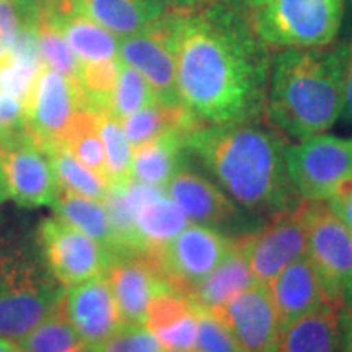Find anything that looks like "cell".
Instances as JSON below:
<instances>
[{"mask_svg": "<svg viewBox=\"0 0 352 352\" xmlns=\"http://www.w3.org/2000/svg\"><path fill=\"white\" fill-rule=\"evenodd\" d=\"M182 103L208 124L264 118L272 50L250 12L222 0L171 13Z\"/></svg>", "mask_w": 352, "mask_h": 352, "instance_id": "1", "label": "cell"}, {"mask_svg": "<svg viewBox=\"0 0 352 352\" xmlns=\"http://www.w3.org/2000/svg\"><path fill=\"white\" fill-rule=\"evenodd\" d=\"M186 145L206 175L261 222L302 201L285 164L289 140L270 122H202Z\"/></svg>", "mask_w": 352, "mask_h": 352, "instance_id": "2", "label": "cell"}, {"mask_svg": "<svg viewBox=\"0 0 352 352\" xmlns=\"http://www.w3.org/2000/svg\"><path fill=\"white\" fill-rule=\"evenodd\" d=\"M342 65L338 44L272 51L264 118L294 140L323 134L342 114Z\"/></svg>", "mask_w": 352, "mask_h": 352, "instance_id": "3", "label": "cell"}, {"mask_svg": "<svg viewBox=\"0 0 352 352\" xmlns=\"http://www.w3.org/2000/svg\"><path fill=\"white\" fill-rule=\"evenodd\" d=\"M64 285L30 246L0 243V338L19 342L63 303Z\"/></svg>", "mask_w": 352, "mask_h": 352, "instance_id": "4", "label": "cell"}, {"mask_svg": "<svg viewBox=\"0 0 352 352\" xmlns=\"http://www.w3.org/2000/svg\"><path fill=\"white\" fill-rule=\"evenodd\" d=\"M349 0H270L250 12L272 51L323 47L341 36Z\"/></svg>", "mask_w": 352, "mask_h": 352, "instance_id": "5", "label": "cell"}, {"mask_svg": "<svg viewBox=\"0 0 352 352\" xmlns=\"http://www.w3.org/2000/svg\"><path fill=\"white\" fill-rule=\"evenodd\" d=\"M310 208L311 201L302 199L294 208L264 220L256 230L236 239L259 284L266 285L285 266L307 254Z\"/></svg>", "mask_w": 352, "mask_h": 352, "instance_id": "6", "label": "cell"}, {"mask_svg": "<svg viewBox=\"0 0 352 352\" xmlns=\"http://www.w3.org/2000/svg\"><path fill=\"white\" fill-rule=\"evenodd\" d=\"M166 196L183 210L189 223L209 227L239 239L263 223L228 197L217 183L186 162L164 188Z\"/></svg>", "mask_w": 352, "mask_h": 352, "instance_id": "7", "label": "cell"}, {"mask_svg": "<svg viewBox=\"0 0 352 352\" xmlns=\"http://www.w3.org/2000/svg\"><path fill=\"white\" fill-rule=\"evenodd\" d=\"M285 164L302 199L327 201L352 175V138L323 132L287 145Z\"/></svg>", "mask_w": 352, "mask_h": 352, "instance_id": "8", "label": "cell"}, {"mask_svg": "<svg viewBox=\"0 0 352 352\" xmlns=\"http://www.w3.org/2000/svg\"><path fill=\"white\" fill-rule=\"evenodd\" d=\"M0 170L8 195L21 208L54 206L60 184L51 157L26 129L0 140Z\"/></svg>", "mask_w": 352, "mask_h": 352, "instance_id": "9", "label": "cell"}, {"mask_svg": "<svg viewBox=\"0 0 352 352\" xmlns=\"http://www.w3.org/2000/svg\"><path fill=\"white\" fill-rule=\"evenodd\" d=\"M235 239L214 228L189 223L160 252L153 253L164 279L176 292H188L226 259Z\"/></svg>", "mask_w": 352, "mask_h": 352, "instance_id": "10", "label": "cell"}, {"mask_svg": "<svg viewBox=\"0 0 352 352\" xmlns=\"http://www.w3.org/2000/svg\"><path fill=\"white\" fill-rule=\"evenodd\" d=\"M38 240L47 270L64 287L103 274L114 258L98 241L57 215L39 223Z\"/></svg>", "mask_w": 352, "mask_h": 352, "instance_id": "11", "label": "cell"}, {"mask_svg": "<svg viewBox=\"0 0 352 352\" xmlns=\"http://www.w3.org/2000/svg\"><path fill=\"white\" fill-rule=\"evenodd\" d=\"M307 254L334 302L352 314V232L323 201H311Z\"/></svg>", "mask_w": 352, "mask_h": 352, "instance_id": "12", "label": "cell"}, {"mask_svg": "<svg viewBox=\"0 0 352 352\" xmlns=\"http://www.w3.org/2000/svg\"><path fill=\"white\" fill-rule=\"evenodd\" d=\"M80 109L85 107L77 83L44 65L25 101L26 131L44 148L60 145Z\"/></svg>", "mask_w": 352, "mask_h": 352, "instance_id": "13", "label": "cell"}, {"mask_svg": "<svg viewBox=\"0 0 352 352\" xmlns=\"http://www.w3.org/2000/svg\"><path fill=\"white\" fill-rule=\"evenodd\" d=\"M208 311L227 328L241 352H279L283 328L266 285H250Z\"/></svg>", "mask_w": 352, "mask_h": 352, "instance_id": "14", "label": "cell"}, {"mask_svg": "<svg viewBox=\"0 0 352 352\" xmlns=\"http://www.w3.org/2000/svg\"><path fill=\"white\" fill-rule=\"evenodd\" d=\"M118 57L142 74L160 103L183 104L176 83L171 12L151 28L120 39Z\"/></svg>", "mask_w": 352, "mask_h": 352, "instance_id": "15", "label": "cell"}, {"mask_svg": "<svg viewBox=\"0 0 352 352\" xmlns=\"http://www.w3.org/2000/svg\"><path fill=\"white\" fill-rule=\"evenodd\" d=\"M120 308L122 323L144 324L148 305L157 294L171 289L148 253L118 254L104 271Z\"/></svg>", "mask_w": 352, "mask_h": 352, "instance_id": "16", "label": "cell"}, {"mask_svg": "<svg viewBox=\"0 0 352 352\" xmlns=\"http://www.w3.org/2000/svg\"><path fill=\"white\" fill-rule=\"evenodd\" d=\"M63 307L85 349L100 344L124 324L104 272L65 287Z\"/></svg>", "mask_w": 352, "mask_h": 352, "instance_id": "17", "label": "cell"}, {"mask_svg": "<svg viewBox=\"0 0 352 352\" xmlns=\"http://www.w3.org/2000/svg\"><path fill=\"white\" fill-rule=\"evenodd\" d=\"M280 328L331 305L334 298L308 254L297 258L266 284Z\"/></svg>", "mask_w": 352, "mask_h": 352, "instance_id": "18", "label": "cell"}, {"mask_svg": "<svg viewBox=\"0 0 352 352\" xmlns=\"http://www.w3.org/2000/svg\"><path fill=\"white\" fill-rule=\"evenodd\" d=\"M127 191L134 204V226L140 253L160 252L189 226L186 215L164 189L131 179Z\"/></svg>", "mask_w": 352, "mask_h": 352, "instance_id": "19", "label": "cell"}, {"mask_svg": "<svg viewBox=\"0 0 352 352\" xmlns=\"http://www.w3.org/2000/svg\"><path fill=\"white\" fill-rule=\"evenodd\" d=\"M279 352H352V314L331 303L280 331Z\"/></svg>", "mask_w": 352, "mask_h": 352, "instance_id": "20", "label": "cell"}, {"mask_svg": "<svg viewBox=\"0 0 352 352\" xmlns=\"http://www.w3.org/2000/svg\"><path fill=\"white\" fill-rule=\"evenodd\" d=\"M145 327L165 352H195L197 336L196 307L184 294L166 289L148 305Z\"/></svg>", "mask_w": 352, "mask_h": 352, "instance_id": "21", "label": "cell"}, {"mask_svg": "<svg viewBox=\"0 0 352 352\" xmlns=\"http://www.w3.org/2000/svg\"><path fill=\"white\" fill-rule=\"evenodd\" d=\"M188 134L166 132L132 148L131 179L164 189L173 175L191 158Z\"/></svg>", "mask_w": 352, "mask_h": 352, "instance_id": "22", "label": "cell"}, {"mask_svg": "<svg viewBox=\"0 0 352 352\" xmlns=\"http://www.w3.org/2000/svg\"><path fill=\"white\" fill-rule=\"evenodd\" d=\"M77 10L116 38H127L151 28L170 13L153 0H74Z\"/></svg>", "mask_w": 352, "mask_h": 352, "instance_id": "23", "label": "cell"}, {"mask_svg": "<svg viewBox=\"0 0 352 352\" xmlns=\"http://www.w3.org/2000/svg\"><path fill=\"white\" fill-rule=\"evenodd\" d=\"M256 283L258 280L254 279L250 264L235 239L230 254L210 274L189 290L188 297L197 308L210 310L223 305L235 294Z\"/></svg>", "mask_w": 352, "mask_h": 352, "instance_id": "24", "label": "cell"}, {"mask_svg": "<svg viewBox=\"0 0 352 352\" xmlns=\"http://www.w3.org/2000/svg\"><path fill=\"white\" fill-rule=\"evenodd\" d=\"M120 121L132 148L166 132H183L189 135L202 124V121L197 120L184 104H165L160 101H155Z\"/></svg>", "mask_w": 352, "mask_h": 352, "instance_id": "25", "label": "cell"}, {"mask_svg": "<svg viewBox=\"0 0 352 352\" xmlns=\"http://www.w3.org/2000/svg\"><path fill=\"white\" fill-rule=\"evenodd\" d=\"M52 209L57 217L98 241L113 256H116V235L103 201L60 189Z\"/></svg>", "mask_w": 352, "mask_h": 352, "instance_id": "26", "label": "cell"}, {"mask_svg": "<svg viewBox=\"0 0 352 352\" xmlns=\"http://www.w3.org/2000/svg\"><path fill=\"white\" fill-rule=\"evenodd\" d=\"M63 145L83 166L108 184L107 158L98 131V113L80 109L74 118ZM109 188V184H108Z\"/></svg>", "mask_w": 352, "mask_h": 352, "instance_id": "27", "label": "cell"}, {"mask_svg": "<svg viewBox=\"0 0 352 352\" xmlns=\"http://www.w3.org/2000/svg\"><path fill=\"white\" fill-rule=\"evenodd\" d=\"M16 346L20 352H85V344L65 316L63 303Z\"/></svg>", "mask_w": 352, "mask_h": 352, "instance_id": "28", "label": "cell"}, {"mask_svg": "<svg viewBox=\"0 0 352 352\" xmlns=\"http://www.w3.org/2000/svg\"><path fill=\"white\" fill-rule=\"evenodd\" d=\"M46 151L51 157L60 189H67V191L91 197V199H107L109 189L108 184L98 178L94 171L83 166L63 144L52 145V147H47Z\"/></svg>", "mask_w": 352, "mask_h": 352, "instance_id": "29", "label": "cell"}, {"mask_svg": "<svg viewBox=\"0 0 352 352\" xmlns=\"http://www.w3.org/2000/svg\"><path fill=\"white\" fill-rule=\"evenodd\" d=\"M98 131L107 158L109 188L129 183L132 145L122 129L121 121L109 113H98Z\"/></svg>", "mask_w": 352, "mask_h": 352, "instance_id": "30", "label": "cell"}, {"mask_svg": "<svg viewBox=\"0 0 352 352\" xmlns=\"http://www.w3.org/2000/svg\"><path fill=\"white\" fill-rule=\"evenodd\" d=\"M25 21L32 25V28L34 30L38 50L44 65L76 82L82 60L74 54V51L70 50L63 34L57 32L56 26H52L41 15H30L26 16Z\"/></svg>", "mask_w": 352, "mask_h": 352, "instance_id": "31", "label": "cell"}, {"mask_svg": "<svg viewBox=\"0 0 352 352\" xmlns=\"http://www.w3.org/2000/svg\"><path fill=\"white\" fill-rule=\"evenodd\" d=\"M155 101H158L157 96L142 74L121 60L108 113L122 120Z\"/></svg>", "mask_w": 352, "mask_h": 352, "instance_id": "32", "label": "cell"}, {"mask_svg": "<svg viewBox=\"0 0 352 352\" xmlns=\"http://www.w3.org/2000/svg\"><path fill=\"white\" fill-rule=\"evenodd\" d=\"M85 352H165L157 338L145 324L124 323L100 344L87 347Z\"/></svg>", "mask_w": 352, "mask_h": 352, "instance_id": "33", "label": "cell"}, {"mask_svg": "<svg viewBox=\"0 0 352 352\" xmlns=\"http://www.w3.org/2000/svg\"><path fill=\"white\" fill-rule=\"evenodd\" d=\"M196 316L197 336L195 352H241L227 328L208 310L196 307Z\"/></svg>", "mask_w": 352, "mask_h": 352, "instance_id": "34", "label": "cell"}, {"mask_svg": "<svg viewBox=\"0 0 352 352\" xmlns=\"http://www.w3.org/2000/svg\"><path fill=\"white\" fill-rule=\"evenodd\" d=\"M23 23L19 0H0V54L12 50Z\"/></svg>", "mask_w": 352, "mask_h": 352, "instance_id": "35", "label": "cell"}, {"mask_svg": "<svg viewBox=\"0 0 352 352\" xmlns=\"http://www.w3.org/2000/svg\"><path fill=\"white\" fill-rule=\"evenodd\" d=\"M25 126V108L15 96L0 91V140L23 132Z\"/></svg>", "mask_w": 352, "mask_h": 352, "instance_id": "36", "label": "cell"}, {"mask_svg": "<svg viewBox=\"0 0 352 352\" xmlns=\"http://www.w3.org/2000/svg\"><path fill=\"white\" fill-rule=\"evenodd\" d=\"M336 44L341 56L342 95H344L341 118H344L347 122L352 124V26L344 36L338 38Z\"/></svg>", "mask_w": 352, "mask_h": 352, "instance_id": "37", "label": "cell"}, {"mask_svg": "<svg viewBox=\"0 0 352 352\" xmlns=\"http://www.w3.org/2000/svg\"><path fill=\"white\" fill-rule=\"evenodd\" d=\"M324 202L336 214V217L352 232V175L342 179Z\"/></svg>", "mask_w": 352, "mask_h": 352, "instance_id": "38", "label": "cell"}, {"mask_svg": "<svg viewBox=\"0 0 352 352\" xmlns=\"http://www.w3.org/2000/svg\"><path fill=\"white\" fill-rule=\"evenodd\" d=\"M153 2L160 3L162 7H165L171 13H183L199 8L206 3L212 2V0H153Z\"/></svg>", "mask_w": 352, "mask_h": 352, "instance_id": "39", "label": "cell"}, {"mask_svg": "<svg viewBox=\"0 0 352 352\" xmlns=\"http://www.w3.org/2000/svg\"><path fill=\"white\" fill-rule=\"evenodd\" d=\"M222 2L230 3V6H235L239 8H243L246 12H253L256 8L263 7L264 3H267L270 0H222Z\"/></svg>", "mask_w": 352, "mask_h": 352, "instance_id": "40", "label": "cell"}, {"mask_svg": "<svg viewBox=\"0 0 352 352\" xmlns=\"http://www.w3.org/2000/svg\"><path fill=\"white\" fill-rule=\"evenodd\" d=\"M10 195H8V188H7V183H6V178H3V173L2 170H0V206L6 202Z\"/></svg>", "mask_w": 352, "mask_h": 352, "instance_id": "41", "label": "cell"}, {"mask_svg": "<svg viewBox=\"0 0 352 352\" xmlns=\"http://www.w3.org/2000/svg\"><path fill=\"white\" fill-rule=\"evenodd\" d=\"M0 352H20V349L19 346H16V342L2 340V338H0Z\"/></svg>", "mask_w": 352, "mask_h": 352, "instance_id": "42", "label": "cell"}]
</instances>
